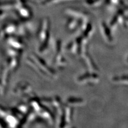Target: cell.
Returning <instances> with one entry per match:
<instances>
[{"mask_svg": "<svg viewBox=\"0 0 128 128\" xmlns=\"http://www.w3.org/2000/svg\"><path fill=\"white\" fill-rule=\"evenodd\" d=\"M83 103V100L79 98L72 97L67 100V104L68 105H81Z\"/></svg>", "mask_w": 128, "mask_h": 128, "instance_id": "4", "label": "cell"}, {"mask_svg": "<svg viewBox=\"0 0 128 128\" xmlns=\"http://www.w3.org/2000/svg\"><path fill=\"white\" fill-rule=\"evenodd\" d=\"M127 61H128V58H127Z\"/></svg>", "mask_w": 128, "mask_h": 128, "instance_id": "6", "label": "cell"}, {"mask_svg": "<svg viewBox=\"0 0 128 128\" xmlns=\"http://www.w3.org/2000/svg\"><path fill=\"white\" fill-rule=\"evenodd\" d=\"M99 81V76L95 72H91L80 76L78 78V81L80 83L84 84H94Z\"/></svg>", "mask_w": 128, "mask_h": 128, "instance_id": "2", "label": "cell"}, {"mask_svg": "<svg viewBox=\"0 0 128 128\" xmlns=\"http://www.w3.org/2000/svg\"><path fill=\"white\" fill-rule=\"evenodd\" d=\"M62 51V42L58 41L56 42V53L54 62L56 66L58 68H63L66 65V60L61 54Z\"/></svg>", "mask_w": 128, "mask_h": 128, "instance_id": "1", "label": "cell"}, {"mask_svg": "<svg viewBox=\"0 0 128 128\" xmlns=\"http://www.w3.org/2000/svg\"><path fill=\"white\" fill-rule=\"evenodd\" d=\"M113 81L115 82L124 83L125 84H128V75H122L119 76L115 77Z\"/></svg>", "mask_w": 128, "mask_h": 128, "instance_id": "5", "label": "cell"}, {"mask_svg": "<svg viewBox=\"0 0 128 128\" xmlns=\"http://www.w3.org/2000/svg\"><path fill=\"white\" fill-rule=\"evenodd\" d=\"M100 31L104 39L108 44H112L113 42V38L111 34V30L109 29L105 24H102L100 27Z\"/></svg>", "mask_w": 128, "mask_h": 128, "instance_id": "3", "label": "cell"}]
</instances>
